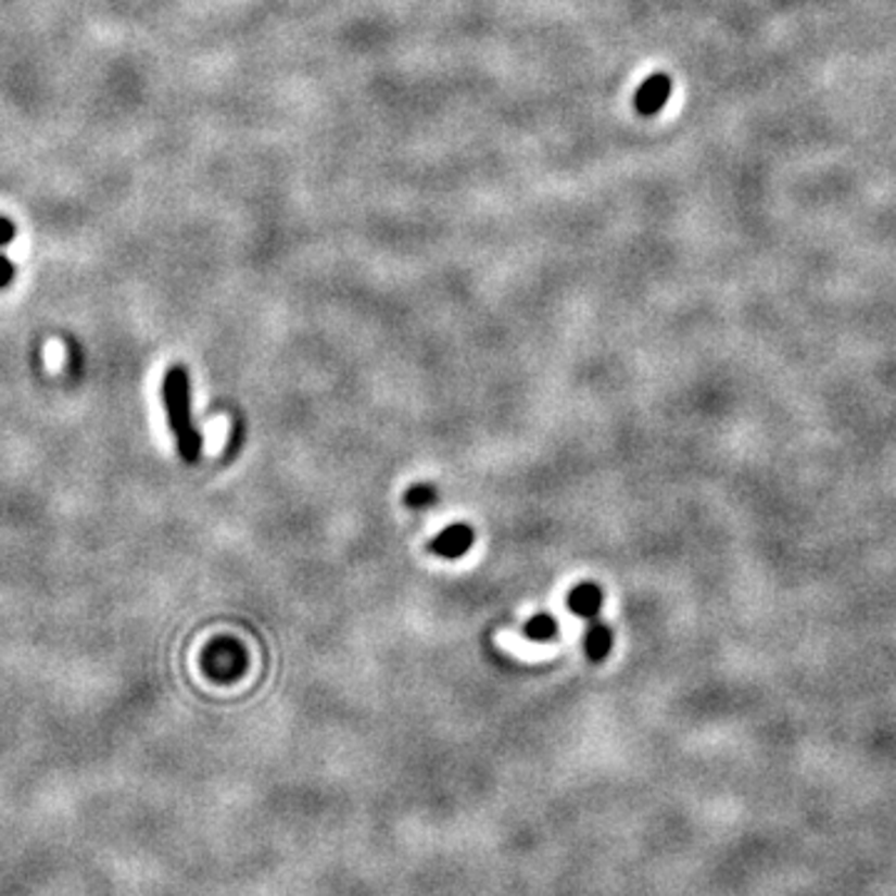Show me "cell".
Listing matches in <instances>:
<instances>
[{
    "instance_id": "cell-1",
    "label": "cell",
    "mask_w": 896,
    "mask_h": 896,
    "mask_svg": "<svg viewBox=\"0 0 896 896\" xmlns=\"http://www.w3.org/2000/svg\"><path fill=\"white\" fill-rule=\"evenodd\" d=\"M162 401L169 429L175 433L177 454L185 464H198L202 456L204 439L198 426L192 424V401H190V374L185 366H173L162 381Z\"/></svg>"
},
{
    "instance_id": "cell-2",
    "label": "cell",
    "mask_w": 896,
    "mask_h": 896,
    "mask_svg": "<svg viewBox=\"0 0 896 896\" xmlns=\"http://www.w3.org/2000/svg\"><path fill=\"white\" fill-rule=\"evenodd\" d=\"M202 668L212 680L232 682L247 668L244 647L235 640H215L202 655Z\"/></svg>"
},
{
    "instance_id": "cell-3",
    "label": "cell",
    "mask_w": 896,
    "mask_h": 896,
    "mask_svg": "<svg viewBox=\"0 0 896 896\" xmlns=\"http://www.w3.org/2000/svg\"><path fill=\"white\" fill-rule=\"evenodd\" d=\"M474 541H476V535H474L471 526L454 523V526L443 528L441 533L431 538L429 551L433 553V556H439L443 560H458L474 548Z\"/></svg>"
},
{
    "instance_id": "cell-4",
    "label": "cell",
    "mask_w": 896,
    "mask_h": 896,
    "mask_svg": "<svg viewBox=\"0 0 896 896\" xmlns=\"http://www.w3.org/2000/svg\"><path fill=\"white\" fill-rule=\"evenodd\" d=\"M672 92V80L668 73H653L643 85H640L633 105L643 117H653L668 105Z\"/></svg>"
},
{
    "instance_id": "cell-5",
    "label": "cell",
    "mask_w": 896,
    "mask_h": 896,
    "mask_svg": "<svg viewBox=\"0 0 896 896\" xmlns=\"http://www.w3.org/2000/svg\"><path fill=\"white\" fill-rule=\"evenodd\" d=\"M568 610L583 620H595L603 610V591L595 583H580L568 593Z\"/></svg>"
},
{
    "instance_id": "cell-6",
    "label": "cell",
    "mask_w": 896,
    "mask_h": 896,
    "mask_svg": "<svg viewBox=\"0 0 896 896\" xmlns=\"http://www.w3.org/2000/svg\"><path fill=\"white\" fill-rule=\"evenodd\" d=\"M583 647H585V655L591 662H603L608 653L613 651V633L608 626H603V622H595L588 628L585 640H583Z\"/></svg>"
},
{
    "instance_id": "cell-7",
    "label": "cell",
    "mask_w": 896,
    "mask_h": 896,
    "mask_svg": "<svg viewBox=\"0 0 896 896\" xmlns=\"http://www.w3.org/2000/svg\"><path fill=\"white\" fill-rule=\"evenodd\" d=\"M526 638L533 640V643H551L553 638L558 635V620L551 616V613H538L531 620L526 622Z\"/></svg>"
},
{
    "instance_id": "cell-8",
    "label": "cell",
    "mask_w": 896,
    "mask_h": 896,
    "mask_svg": "<svg viewBox=\"0 0 896 896\" xmlns=\"http://www.w3.org/2000/svg\"><path fill=\"white\" fill-rule=\"evenodd\" d=\"M437 489H433V485H429V483H418V485H412V489L406 491V506L408 508H414V510H424V508H429V506H433V503H437Z\"/></svg>"
},
{
    "instance_id": "cell-9",
    "label": "cell",
    "mask_w": 896,
    "mask_h": 896,
    "mask_svg": "<svg viewBox=\"0 0 896 896\" xmlns=\"http://www.w3.org/2000/svg\"><path fill=\"white\" fill-rule=\"evenodd\" d=\"M13 275H15L13 262L8 260L5 254H0V289H5L8 285H11V281H13Z\"/></svg>"
},
{
    "instance_id": "cell-10",
    "label": "cell",
    "mask_w": 896,
    "mask_h": 896,
    "mask_svg": "<svg viewBox=\"0 0 896 896\" xmlns=\"http://www.w3.org/2000/svg\"><path fill=\"white\" fill-rule=\"evenodd\" d=\"M15 237V225L8 217H0V247L11 244Z\"/></svg>"
}]
</instances>
